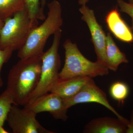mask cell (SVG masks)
<instances>
[{
    "label": "cell",
    "mask_w": 133,
    "mask_h": 133,
    "mask_svg": "<svg viewBox=\"0 0 133 133\" xmlns=\"http://www.w3.org/2000/svg\"><path fill=\"white\" fill-rule=\"evenodd\" d=\"M42 56L20 59L10 70L6 89L14 104L24 106L28 104L40 80Z\"/></svg>",
    "instance_id": "1"
},
{
    "label": "cell",
    "mask_w": 133,
    "mask_h": 133,
    "mask_svg": "<svg viewBox=\"0 0 133 133\" xmlns=\"http://www.w3.org/2000/svg\"><path fill=\"white\" fill-rule=\"evenodd\" d=\"M48 6L47 18L42 24L33 30L24 46L19 50L17 56L20 59L43 55L48 38L63 25L62 7L59 2L53 0Z\"/></svg>",
    "instance_id": "2"
},
{
    "label": "cell",
    "mask_w": 133,
    "mask_h": 133,
    "mask_svg": "<svg viewBox=\"0 0 133 133\" xmlns=\"http://www.w3.org/2000/svg\"><path fill=\"white\" fill-rule=\"evenodd\" d=\"M38 20H32L25 7L13 17L4 21L0 32V49L14 51L21 49L33 30L38 26Z\"/></svg>",
    "instance_id": "3"
},
{
    "label": "cell",
    "mask_w": 133,
    "mask_h": 133,
    "mask_svg": "<svg viewBox=\"0 0 133 133\" xmlns=\"http://www.w3.org/2000/svg\"><path fill=\"white\" fill-rule=\"evenodd\" d=\"M65 59L63 67L59 72V78L88 77L92 78L107 76L109 69L105 65L96 61L88 60L81 53L76 43L67 39L64 43Z\"/></svg>",
    "instance_id": "4"
},
{
    "label": "cell",
    "mask_w": 133,
    "mask_h": 133,
    "mask_svg": "<svg viewBox=\"0 0 133 133\" xmlns=\"http://www.w3.org/2000/svg\"><path fill=\"white\" fill-rule=\"evenodd\" d=\"M62 34L61 28L56 31L54 35L52 45L43 54L40 80L30 97L27 104L33 102L41 95L50 92L59 78L58 71L61 62L58 51Z\"/></svg>",
    "instance_id": "5"
},
{
    "label": "cell",
    "mask_w": 133,
    "mask_h": 133,
    "mask_svg": "<svg viewBox=\"0 0 133 133\" xmlns=\"http://www.w3.org/2000/svg\"><path fill=\"white\" fill-rule=\"evenodd\" d=\"M36 114L24 107L16 105L11 107L6 121L13 133H53L44 128L36 118Z\"/></svg>",
    "instance_id": "6"
},
{
    "label": "cell",
    "mask_w": 133,
    "mask_h": 133,
    "mask_svg": "<svg viewBox=\"0 0 133 133\" xmlns=\"http://www.w3.org/2000/svg\"><path fill=\"white\" fill-rule=\"evenodd\" d=\"M63 100L65 107L66 109L81 103L94 102L100 104L112 112L117 118L124 122L127 126L128 125V121L119 114L111 105L105 93L96 84L92 78L85 84L76 95Z\"/></svg>",
    "instance_id": "7"
},
{
    "label": "cell",
    "mask_w": 133,
    "mask_h": 133,
    "mask_svg": "<svg viewBox=\"0 0 133 133\" xmlns=\"http://www.w3.org/2000/svg\"><path fill=\"white\" fill-rule=\"evenodd\" d=\"M79 11L82 15L81 19L87 23L90 30L97 61L107 66L106 57L107 35L98 22L93 10L84 5H82Z\"/></svg>",
    "instance_id": "8"
},
{
    "label": "cell",
    "mask_w": 133,
    "mask_h": 133,
    "mask_svg": "<svg viewBox=\"0 0 133 133\" xmlns=\"http://www.w3.org/2000/svg\"><path fill=\"white\" fill-rule=\"evenodd\" d=\"M24 107L36 114L48 112L56 119L65 121L68 119V109L65 107L63 99L53 93L46 94L38 97Z\"/></svg>",
    "instance_id": "9"
},
{
    "label": "cell",
    "mask_w": 133,
    "mask_h": 133,
    "mask_svg": "<svg viewBox=\"0 0 133 133\" xmlns=\"http://www.w3.org/2000/svg\"><path fill=\"white\" fill-rule=\"evenodd\" d=\"M127 125L121 120L110 117L97 118L85 126V133H126Z\"/></svg>",
    "instance_id": "10"
},
{
    "label": "cell",
    "mask_w": 133,
    "mask_h": 133,
    "mask_svg": "<svg viewBox=\"0 0 133 133\" xmlns=\"http://www.w3.org/2000/svg\"><path fill=\"white\" fill-rule=\"evenodd\" d=\"M105 22L108 28L116 38L124 42H133L132 31L122 18L117 8L108 12Z\"/></svg>",
    "instance_id": "11"
},
{
    "label": "cell",
    "mask_w": 133,
    "mask_h": 133,
    "mask_svg": "<svg viewBox=\"0 0 133 133\" xmlns=\"http://www.w3.org/2000/svg\"><path fill=\"white\" fill-rule=\"evenodd\" d=\"M91 78L83 76L59 78L50 92L56 94L63 99L72 97Z\"/></svg>",
    "instance_id": "12"
},
{
    "label": "cell",
    "mask_w": 133,
    "mask_h": 133,
    "mask_svg": "<svg viewBox=\"0 0 133 133\" xmlns=\"http://www.w3.org/2000/svg\"><path fill=\"white\" fill-rule=\"evenodd\" d=\"M106 57L108 68L114 71L118 70L120 65L128 62L125 54L116 45L110 33L107 35Z\"/></svg>",
    "instance_id": "13"
},
{
    "label": "cell",
    "mask_w": 133,
    "mask_h": 133,
    "mask_svg": "<svg viewBox=\"0 0 133 133\" xmlns=\"http://www.w3.org/2000/svg\"><path fill=\"white\" fill-rule=\"evenodd\" d=\"M25 8L24 0H0V19L4 22Z\"/></svg>",
    "instance_id": "14"
},
{
    "label": "cell",
    "mask_w": 133,
    "mask_h": 133,
    "mask_svg": "<svg viewBox=\"0 0 133 133\" xmlns=\"http://www.w3.org/2000/svg\"><path fill=\"white\" fill-rule=\"evenodd\" d=\"M14 104L12 95L6 89L0 95V133H8L3 128L11 107Z\"/></svg>",
    "instance_id": "15"
},
{
    "label": "cell",
    "mask_w": 133,
    "mask_h": 133,
    "mask_svg": "<svg viewBox=\"0 0 133 133\" xmlns=\"http://www.w3.org/2000/svg\"><path fill=\"white\" fill-rule=\"evenodd\" d=\"M111 97L119 102H124L129 93L128 85L121 81H116L113 83L109 90Z\"/></svg>",
    "instance_id": "16"
},
{
    "label": "cell",
    "mask_w": 133,
    "mask_h": 133,
    "mask_svg": "<svg viewBox=\"0 0 133 133\" xmlns=\"http://www.w3.org/2000/svg\"><path fill=\"white\" fill-rule=\"evenodd\" d=\"M25 7L32 20H45L44 10L40 6L39 0H24Z\"/></svg>",
    "instance_id": "17"
},
{
    "label": "cell",
    "mask_w": 133,
    "mask_h": 133,
    "mask_svg": "<svg viewBox=\"0 0 133 133\" xmlns=\"http://www.w3.org/2000/svg\"><path fill=\"white\" fill-rule=\"evenodd\" d=\"M117 3L120 8V11L129 15L131 18L132 25L131 29L133 31V5L127 2L124 0H117Z\"/></svg>",
    "instance_id": "18"
},
{
    "label": "cell",
    "mask_w": 133,
    "mask_h": 133,
    "mask_svg": "<svg viewBox=\"0 0 133 133\" xmlns=\"http://www.w3.org/2000/svg\"><path fill=\"white\" fill-rule=\"evenodd\" d=\"M13 52L12 51L8 49H0V88H1L3 85V81L1 76L2 68L3 64L9 60Z\"/></svg>",
    "instance_id": "19"
},
{
    "label": "cell",
    "mask_w": 133,
    "mask_h": 133,
    "mask_svg": "<svg viewBox=\"0 0 133 133\" xmlns=\"http://www.w3.org/2000/svg\"><path fill=\"white\" fill-rule=\"evenodd\" d=\"M126 133H133V111L131 116V121H129V123L127 126Z\"/></svg>",
    "instance_id": "20"
},
{
    "label": "cell",
    "mask_w": 133,
    "mask_h": 133,
    "mask_svg": "<svg viewBox=\"0 0 133 133\" xmlns=\"http://www.w3.org/2000/svg\"><path fill=\"white\" fill-rule=\"evenodd\" d=\"M89 1V0H79V4L81 5H86L87 3Z\"/></svg>",
    "instance_id": "21"
},
{
    "label": "cell",
    "mask_w": 133,
    "mask_h": 133,
    "mask_svg": "<svg viewBox=\"0 0 133 133\" xmlns=\"http://www.w3.org/2000/svg\"><path fill=\"white\" fill-rule=\"evenodd\" d=\"M41 7L43 10H44V7L45 4V2H46V0H41Z\"/></svg>",
    "instance_id": "22"
},
{
    "label": "cell",
    "mask_w": 133,
    "mask_h": 133,
    "mask_svg": "<svg viewBox=\"0 0 133 133\" xmlns=\"http://www.w3.org/2000/svg\"><path fill=\"white\" fill-rule=\"evenodd\" d=\"M4 22L0 19V32H1V30L2 29L3 27L4 26Z\"/></svg>",
    "instance_id": "23"
},
{
    "label": "cell",
    "mask_w": 133,
    "mask_h": 133,
    "mask_svg": "<svg viewBox=\"0 0 133 133\" xmlns=\"http://www.w3.org/2000/svg\"><path fill=\"white\" fill-rule=\"evenodd\" d=\"M129 2L133 5V0H128Z\"/></svg>",
    "instance_id": "24"
}]
</instances>
